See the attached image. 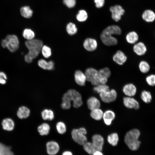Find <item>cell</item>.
Wrapping results in <instances>:
<instances>
[{"label":"cell","instance_id":"cell-14","mask_svg":"<svg viewBox=\"0 0 155 155\" xmlns=\"http://www.w3.org/2000/svg\"><path fill=\"white\" fill-rule=\"evenodd\" d=\"M92 142L97 150L101 151L104 143V140L103 137L100 135L96 134L92 136Z\"/></svg>","mask_w":155,"mask_h":155},{"label":"cell","instance_id":"cell-19","mask_svg":"<svg viewBox=\"0 0 155 155\" xmlns=\"http://www.w3.org/2000/svg\"><path fill=\"white\" fill-rule=\"evenodd\" d=\"M142 18L144 21L147 22H152L155 20V13L151 10H146L142 14Z\"/></svg>","mask_w":155,"mask_h":155},{"label":"cell","instance_id":"cell-6","mask_svg":"<svg viewBox=\"0 0 155 155\" xmlns=\"http://www.w3.org/2000/svg\"><path fill=\"white\" fill-rule=\"evenodd\" d=\"M7 41V48L11 52L17 51L19 47L18 38L15 35H8L5 39Z\"/></svg>","mask_w":155,"mask_h":155},{"label":"cell","instance_id":"cell-35","mask_svg":"<svg viewBox=\"0 0 155 155\" xmlns=\"http://www.w3.org/2000/svg\"><path fill=\"white\" fill-rule=\"evenodd\" d=\"M66 29L68 34L71 35L75 34L77 32V29L75 25L71 22L67 24Z\"/></svg>","mask_w":155,"mask_h":155},{"label":"cell","instance_id":"cell-26","mask_svg":"<svg viewBox=\"0 0 155 155\" xmlns=\"http://www.w3.org/2000/svg\"><path fill=\"white\" fill-rule=\"evenodd\" d=\"M139 36L137 34L135 31L129 32L126 35V39L127 41L130 44H134L138 40Z\"/></svg>","mask_w":155,"mask_h":155},{"label":"cell","instance_id":"cell-31","mask_svg":"<svg viewBox=\"0 0 155 155\" xmlns=\"http://www.w3.org/2000/svg\"><path fill=\"white\" fill-rule=\"evenodd\" d=\"M83 147L85 151L90 155L97 150L92 142H87L83 145Z\"/></svg>","mask_w":155,"mask_h":155},{"label":"cell","instance_id":"cell-5","mask_svg":"<svg viewBox=\"0 0 155 155\" xmlns=\"http://www.w3.org/2000/svg\"><path fill=\"white\" fill-rule=\"evenodd\" d=\"M85 74L87 80L91 82L92 85L96 86L100 84V77L96 69L92 67L88 68L86 70Z\"/></svg>","mask_w":155,"mask_h":155},{"label":"cell","instance_id":"cell-32","mask_svg":"<svg viewBox=\"0 0 155 155\" xmlns=\"http://www.w3.org/2000/svg\"><path fill=\"white\" fill-rule=\"evenodd\" d=\"M119 137L117 134L113 133L109 135L107 138L108 143L113 146H116L119 141Z\"/></svg>","mask_w":155,"mask_h":155},{"label":"cell","instance_id":"cell-38","mask_svg":"<svg viewBox=\"0 0 155 155\" xmlns=\"http://www.w3.org/2000/svg\"><path fill=\"white\" fill-rule=\"evenodd\" d=\"M139 67L140 71L143 73L148 72L150 69L149 64L147 62L144 61H142L140 63Z\"/></svg>","mask_w":155,"mask_h":155},{"label":"cell","instance_id":"cell-27","mask_svg":"<svg viewBox=\"0 0 155 155\" xmlns=\"http://www.w3.org/2000/svg\"><path fill=\"white\" fill-rule=\"evenodd\" d=\"M41 115L42 119L45 120L51 121L54 118V112L51 109H44L42 111Z\"/></svg>","mask_w":155,"mask_h":155},{"label":"cell","instance_id":"cell-22","mask_svg":"<svg viewBox=\"0 0 155 155\" xmlns=\"http://www.w3.org/2000/svg\"><path fill=\"white\" fill-rule=\"evenodd\" d=\"M38 64L40 67L44 70H51L54 67V62L52 61L47 62L44 59H41L38 60Z\"/></svg>","mask_w":155,"mask_h":155},{"label":"cell","instance_id":"cell-21","mask_svg":"<svg viewBox=\"0 0 155 155\" xmlns=\"http://www.w3.org/2000/svg\"><path fill=\"white\" fill-rule=\"evenodd\" d=\"M102 32L113 35H119L121 33V30L119 26L116 25H112L105 28Z\"/></svg>","mask_w":155,"mask_h":155},{"label":"cell","instance_id":"cell-30","mask_svg":"<svg viewBox=\"0 0 155 155\" xmlns=\"http://www.w3.org/2000/svg\"><path fill=\"white\" fill-rule=\"evenodd\" d=\"M21 15L24 17L29 18L32 16L33 11L28 6H24L22 7L20 9Z\"/></svg>","mask_w":155,"mask_h":155},{"label":"cell","instance_id":"cell-9","mask_svg":"<svg viewBox=\"0 0 155 155\" xmlns=\"http://www.w3.org/2000/svg\"><path fill=\"white\" fill-rule=\"evenodd\" d=\"M112 34L102 32L100 35L101 40L102 43L108 46H113L117 43V40Z\"/></svg>","mask_w":155,"mask_h":155},{"label":"cell","instance_id":"cell-34","mask_svg":"<svg viewBox=\"0 0 155 155\" xmlns=\"http://www.w3.org/2000/svg\"><path fill=\"white\" fill-rule=\"evenodd\" d=\"M88 17V15L86 11L83 9L80 10L76 16L77 20L80 22H83L86 21Z\"/></svg>","mask_w":155,"mask_h":155},{"label":"cell","instance_id":"cell-11","mask_svg":"<svg viewBox=\"0 0 155 155\" xmlns=\"http://www.w3.org/2000/svg\"><path fill=\"white\" fill-rule=\"evenodd\" d=\"M84 48L87 51L92 52L96 49L98 46L96 40L94 38H88L86 39L83 44Z\"/></svg>","mask_w":155,"mask_h":155},{"label":"cell","instance_id":"cell-48","mask_svg":"<svg viewBox=\"0 0 155 155\" xmlns=\"http://www.w3.org/2000/svg\"><path fill=\"white\" fill-rule=\"evenodd\" d=\"M62 155H73L71 152L69 151H64L62 154Z\"/></svg>","mask_w":155,"mask_h":155},{"label":"cell","instance_id":"cell-8","mask_svg":"<svg viewBox=\"0 0 155 155\" xmlns=\"http://www.w3.org/2000/svg\"><path fill=\"white\" fill-rule=\"evenodd\" d=\"M109 10L111 13L112 19L116 22H118L121 19V16L125 12L124 9L119 5H116L110 7Z\"/></svg>","mask_w":155,"mask_h":155},{"label":"cell","instance_id":"cell-24","mask_svg":"<svg viewBox=\"0 0 155 155\" xmlns=\"http://www.w3.org/2000/svg\"><path fill=\"white\" fill-rule=\"evenodd\" d=\"M3 129L8 131H12L14 129V123L11 119L7 118L3 119L2 123Z\"/></svg>","mask_w":155,"mask_h":155},{"label":"cell","instance_id":"cell-3","mask_svg":"<svg viewBox=\"0 0 155 155\" xmlns=\"http://www.w3.org/2000/svg\"><path fill=\"white\" fill-rule=\"evenodd\" d=\"M140 135V131L136 129H132L126 133L125 136V142L131 150H136L140 147L141 142L138 138Z\"/></svg>","mask_w":155,"mask_h":155},{"label":"cell","instance_id":"cell-37","mask_svg":"<svg viewBox=\"0 0 155 155\" xmlns=\"http://www.w3.org/2000/svg\"><path fill=\"white\" fill-rule=\"evenodd\" d=\"M98 75L100 77H104L108 78L111 75L109 69L107 67L100 69L98 71Z\"/></svg>","mask_w":155,"mask_h":155},{"label":"cell","instance_id":"cell-4","mask_svg":"<svg viewBox=\"0 0 155 155\" xmlns=\"http://www.w3.org/2000/svg\"><path fill=\"white\" fill-rule=\"evenodd\" d=\"M87 131L84 127L73 129L71 132L72 139L78 144L83 145L87 142V139L86 136Z\"/></svg>","mask_w":155,"mask_h":155},{"label":"cell","instance_id":"cell-18","mask_svg":"<svg viewBox=\"0 0 155 155\" xmlns=\"http://www.w3.org/2000/svg\"><path fill=\"white\" fill-rule=\"evenodd\" d=\"M133 49L134 52L139 56L143 55L147 51L146 46L142 42H139L135 44L133 46Z\"/></svg>","mask_w":155,"mask_h":155},{"label":"cell","instance_id":"cell-41","mask_svg":"<svg viewBox=\"0 0 155 155\" xmlns=\"http://www.w3.org/2000/svg\"><path fill=\"white\" fill-rule=\"evenodd\" d=\"M148 84L151 86H155V75L152 74L148 75L146 78Z\"/></svg>","mask_w":155,"mask_h":155},{"label":"cell","instance_id":"cell-10","mask_svg":"<svg viewBox=\"0 0 155 155\" xmlns=\"http://www.w3.org/2000/svg\"><path fill=\"white\" fill-rule=\"evenodd\" d=\"M47 153L49 155H55L59 152L60 147L58 144L55 141L48 142L46 145Z\"/></svg>","mask_w":155,"mask_h":155},{"label":"cell","instance_id":"cell-40","mask_svg":"<svg viewBox=\"0 0 155 155\" xmlns=\"http://www.w3.org/2000/svg\"><path fill=\"white\" fill-rule=\"evenodd\" d=\"M43 56L46 58L49 57L51 54V48L46 45L43 46L41 50Z\"/></svg>","mask_w":155,"mask_h":155},{"label":"cell","instance_id":"cell-17","mask_svg":"<svg viewBox=\"0 0 155 155\" xmlns=\"http://www.w3.org/2000/svg\"><path fill=\"white\" fill-rule=\"evenodd\" d=\"M115 117L114 112L111 110H107L103 113L102 118L105 124L110 125Z\"/></svg>","mask_w":155,"mask_h":155},{"label":"cell","instance_id":"cell-1","mask_svg":"<svg viewBox=\"0 0 155 155\" xmlns=\"http://www.w3.org/2000/svg\"><path fill=\"white\" fill-rule=\"evenodd\" d=\"M71 101L73 106L75 108L80 107L83 104L81 94L74 89L69 90L63 95L61 104V108L64 109H69L71 107Z\"/></svg>","mask_w":155,"mask_h":155},{"label":"cell","instance_id":"cell-49","mask_svg":"<svg viewBox=\"0 0 155 155\" xmlns=\"http://www.w3.org/2000/svg\"><path fill=\"white\" fill-rule=\"evenodd\" d=\"M92 155H104L103 153L101 152V151L99 150H96L94 152Z\"/></svg>","mask_w":155,"mask_h":155},{"label":"cell","instance_id":"cell-42","mask_svg":"<svg viewBox=\"0 0 155 155\" xmlns=\"http://www.w3.org/2000/svg\"><path fill=\"white\" fill-rule=\"evenodd\" d=\"M11 148V147L6 146L0 143V155H6L7 152Z\"/></svg>","mask_w":155,"mask_h":155},{"label":"cell","instance_id":"cell-23","mask_svg":"<svg viewBox=\"0 0 155 155\" xmlns=\"http://www.w3.org/2000/svg\"><path fill=\"white\" fill-rule=\"evenodd\" d=\"M30 111L27 107L23 106L20 107L17 112V115L20 119H25L30 115Z\"/></svg>","mask_w":155,"mask_h":155},{"label":"cell","instance_id":"cell-20","mask_svg":"<svg viewBox=\"0 0 155 155\" xmlns=\"http://www.w3.org/2000/svg\"><path fill=\"white\" fill-rule=\"evenodd\" d=\"M87 104L88 108L91 110L99 108L100 106V101L94 96H91L88 98L87 100Z\"/></svg>","mask_w":155,"mask_h":155},{"label":"cell","instance_id":"cell-39","mask_svg":"<svg viewBox=\"0 0 155 155\" xmlns=\"http://www.w3.org/2000/svg\"><path fill=\"white\" fill-rule=\"evenodd\" d=\"M56 128L58 132L61 134L65 133L67 130L65 124L62 121H59L57 123L56 125Z\"/></svg>","mask_w":155,"mask_h":155},{"label":"cell","instance_id":"cell-16","mask_svg":"<svg viewBox=\"0 0 155 155\" xmlns=\"http://www.w3.org/2000/svg\"><path fill=\"white\" fill-rule=\"evenodd\" d=\"M75 80L78 85L83 86L85 85L87 80L85 73L80 70L76 71L74 74Z\"/></svg>","mask_w":155,"mask_h":155},{"label":"cell","instance_id":"cell-36","mask_svg":"<svg viewBox=\"0 0 155 155\" xmlns=\"http://www.w3.org/2000/svg\"><path fill=\"white\" fill-rule=\"evenodd\" d=\"M23 37L28 40L32 39L35 36L34 32L30 29H26L23 33Z\"/></svg>","mask_w":155,"mask_h":155},{"label":"cell","instance_id":"cell-45","mask_svg":"<svg viewBox=\"0 0 155 155\" xmlns=\"http://www.w3.org/2000/svg\"><path fill=\"white\" fill-rule=\"evenodd\" d=\"M95 4L96 7L98 8L102 7L104 5V0H94Z\"/></svg>","mask_w":155,"mask_h":155},{"label":"cell","instance_id":"cell-2","mask_svg":"<svg viewBox=\"0 0 155 155\" xmlns=\"http://www.w3.org/2000/svg\"><path fill=\"white\" fill-rule=\"evenodd\" d=\"M25 44L29 52L25 56L24 59L27 63H30L38 56L43 46V42L40 40L33 39L26 41Z\"/></svg>","mask_w":155,"mask_h":155},{"label":"cell","instance_id":"cell-46","mask_svg":"<svg viewBox=\"0 0 155 155\" xmlns=\"http://www.w3.org/2000/svg\"><path fill=\"white\" fill-rule=\"evenodd\" d=\"M108 78L104 77H100L99 80L100 84H106L107 82Z\"/></svg>","mask_w":155,"mask_h":155},{"label":"cell","instance_id":"cell-13","mask_svg":"<svg viewBox=\"0 0 155 155\" xmlns=\"http://www.w3.org/2000/svg\"><path fill=\"white\" fill-rule=\"evenodd\" d=\"M113 61L119 65H122L126 61L127 57L124 53L120 50H118L113 55Z\"/></svg>","mask_w":155,"mask_h":155},{"label":"cell","instance_id":"cell-44","mask_svg":"<svg viewBox=\"0 0 155 155\" xmlns=\"http://www.w3.org/2000/svg\"><path fill=\"white\" fill-rule=\"evenodd\" d=\"M7 77L6 74L3 72H0V84H4L6 83Z\"/></svg>","mask_w":155,"mask_h":155},{"label":"cell","instance_id":"cell-29","mask_svg":"<svg viewBox=\"0 0 155 155\" xmlns=\"http://www.w3.org/2000/svg\"><path fill=\"white\" fill-rule=\"evenodd\" d=\"M140 97L142 100L146 103H149L152 101V96L150 92L144 90L141 93Z\"/></svg>","mask_w":155,"mask_h":155},{"label":"cell","instance_id":"cell-28","mask_svg":"<svg viewBox=\"0 0 155 155\" xmlns=\"http://www.w3.org/2000/svg\"><path fill=\"white\" fill-rule=\"evenodd\" d=\"M103 113L101 109L98 108L91 110L90 115L93 119L98 121L102 118Z\"/></svg>","mask_w":155,"mask_h":155},{"label":"cell","instance_id":"cell-47","mask_svg":"<svg viewBox=\"0 0 155 155\" xmlns=\"http://www.w3.org/2000/svg\"><path fill=\"white\" fill-rule=\"evenodd\" d=\"M2 46L4 48L7 47V41L5 39L2 40L1 43Z\"/></svg>","mask_w":155,"mask_h":155},{"label":"cell","instance_id":"cell-43","mask_svg":"<svg viewBox=\"0 0 155 155\" xmlns=\"http://www.w3.org/2000/svg\"><path fill=\"white\" fill-rule=\"evenodd\" d=\"M63 3L69 8L73 7L76 4V0H63Z\"/></svg>","mask_w":155,"mask_h":155},{"label":"cell","instance_id":"cell-12","mask_svg":"<svg viewBox=\"0 0 155 155\" xmlns=\"http://www.w3.org/2000/svg\"><path fill=\"white\" fill-rule=\"evenodd\" d=\"M123 103L124 106L129 108L137 109L140 107L138 102L132 97L126 96L124 97Z\"/></svg>","mask_w":155,"mask_h":155},{"label":"cell","instance_id":"cell-33","mask_svg":"<svg viewBox=\"0 0 155 155\" xmlns=\"http://www.w3.org/2000/svg\"><path fill=\"white\" fill-rule=\"evenodd\" d=\"M109 90V86L106 84H99L93 88V90L99 94Z\"/></svg>","mask_w":155,"mask_h":155},{"label":"cell","instance_id":"cell-7","mask_svg":"<svg viewBox=\"0 0 155 155\" xmlns=\"http://www.w3.org/2000/svg\"><path fill=\"white\" fill-rule=\"evenodd\" d=\"M102 100L105 103H109L115 101L117 98V94L115 90L112 89L99 94Z\"/></svg>","mask_w":155,"mask_h":155},{"label":"cell","instance_id":"cell-25","mask_svg":"<svg viewBox=\"0 0 155 155\" xmlns=\"http://www.w3.org/2000/svg\"><path fill=\"white\" fill-rule=\"evenodd\" d=\"M50 130V127L49 125L46 123H43L37 128V130L41 135H46L49 133Z\"/></svg>","mask_w":155,"mask_h":155},{"label":"cell","instance_id":"cell-15","mask_svg":"<svg viewBox=\"0 0 155 155\" xmlns=\"http://www.w3.org/2000/svg\"><path fill=\"white\" fill-rule=\"evenodd\" d=\"M123 91L127 96L132 97L135 95L137 88L133 84H127L125 85L123 87Z\"/></svg>","mask_w":155,"mask_h":155}]
</instances>
